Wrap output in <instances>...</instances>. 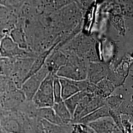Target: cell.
<instances>
[{
  "mask_svg": "<svg viewBox=\"0 0 133 133\" xmlns=\"http://www.w3.org/2000/svg\"><path fill=\"white\" fill-rule=\"evenodd\" d=\"M109 108L105 105L86 115L76 122L88 124L101 118L109 116Z\"/></svg>",
  "mask_w": 133,
  "mask_h": 133,
  "instance_id": "9c48e42d",
  "label": "cell"
},
{
  "mask_svg": "<svg viewBox=\"0 0 133 133\" xmlns=\"http://www.w3.org/2000/svg\"><path fill=\"white\" fill-rule=\"evenodd\" d=\"M36 114V116L39 119H43L50 123L56 125L66 126L58 116L53 109L52 107L37 109Z\"/></svg>",
  "mask_w": 133,
  "mask_h": 133,
  "instance_id": "ba28073f",
  "label": "cell"
},
{
  "mask_svg": "<svg viewBox=\"0 0 133 133\" xmlns=\"http://www.w3.org/2000/svg\"><path fill=\"white\" fill-rule=\"evenodd\" d=\"M133 102L132 98L125 99L118 109L121 114H125L133 117Z\"/></svg>",
  "mask_w": 133,
  "mask_h": 133,
  "instance_id": "e0dca14e",
  "label": "cell"
},
{
  "mask_svg": "<svg viewBox=\"0 0 133 133\" xmlns=\"http://www.w3.org/2000/svg\"><path fill=\"white\" fill-rule=\"evenodd\" d=\"M71 133H96L88 124L76 122L71 123Z\"/></svg>",
  "mask_w": 133,
  "mask_h": 133,
  "instance_id": "9a60e30c",
  "label": "cell"
},
{
  "mask_svg": "<svg viewBox=\"0 0 133 133\" xmlns=\"http://www.w3.org/2000/svg\"><path fill=\"white\" fill-rule=\"evenodd\" d=\"M8 81L5 76H0V95L4 94L6 90V86Z\"/></svg>",
  "mask_w": 133,
  "mask_h": 133,
  "instance_id": "44dd1931",
  "label": "cell"
},
{
  "mask_svg": "<svg viewBox=\"0 0 133 133\" xmlns=\"http://www.w3.org/2000/svg\"><path fill=\"white\" fill-rule=\"evenodd\" d=\"M53 92L54 103H59L63 101L61 95V87L59 77L54 75L53 83Z\"/></svg>",
  "mask_w": 133,
  "mask_h": 133,
  "instance_id": "2e32d148",
  "label": "cell"
},
{
  "mask_svg": "<svg viewBox=\"0 0 133 133\" xmlns=\"http://www.w3.org/2000/svg\"><path fill=\"white\" fill-rule=\"evenodd\" d=\"M41 121L45 133H71V124L66 126H61L50 123L43 119H41Z\"/></svg>",
  "mask_w": 133,
  "mask_h": 133,
  "instance_id": "7c38bea8",
  "label": "cell"
},
{
  "mask_svg": "<svg viewBox=\"0 0 133 133\" xmlns=\"http://www.w3.org/2000/svg\"><path fill=\"white\" fill-rule=\"evenodd\" d=\"M19 45L14 42L10 37H5L1 40L0 56L5 58H11L20 54Z\"/></svg>",
  "mask_w": 133,
  "mask_h": 133,
  "instance_id": "8992f818",
  "label": "cell"
},
{
  "mask_svg": "<svg viewBox=\"0 0 133 133\" xmlns=\"http://www.w3.org/2000/svg\"><path fill=\"white\" fill-rule=\"evenodd\" d=\"M49 72L47 69L42 68L24 81L20 87V90L24 94L27 101H32L41 84Z\"/></svg>",
  "mask_w": 133,
  "mask_h": 133,
  "instance_id": "3957f363",
  "label": "cell"
},
{
  "mask_svg": "<svg viewBox=\"0 0 133 133\" xmlns=\"http://www.w3.org/2000/svg\"><path fill=\"white\" fill-rule=\"evenodd\" d=\"M87 94H88V93L86 90L81 91L64 101L65 104L71 114L72 118L77 105L79 104L81 99Z\"/></svg>",
  "mask_w": 133,
  "mask_h": 133,
  "instance_id": "4fadbf2b",
  "label": "cell"
},
{
  "mask_svg": "<svg viewBox=\"0 0 133 133\" xmlns=\"http://www.w3.org/2000/svg\"><path fill=\"white\" fill-rule=\"evenodd\" d=\"M121 119L123 133H133V117L121 114Z\"/></svg>",
  "mask_w": 133,
  "mask_h": 133,
  "instance_id": "ac0fdd59",
  "label": "cell"
},
{
  "mask_svg": "<svg viewBox=\"0 0 133 133\" xmlns=\"http://www.w3.org/2000/svg\"><path fill=\"white\" fill-rule=\"evenodd\" d=\"M88 125L96 133H116L120 130L110 116L101 118Z\"/></svg>",
  "mask_w": 133,
  "mask_h": 133,
  "instance_id": "5b68a950",
  "label": "cell"
},
{
  "mask_svg": "<svg viewBox=\"0 0 133 133\" xmlns=\"http://www.w3.org/2000/svg\"><path fill=\"white\" fill-rule=\"evenodd\" d=\"M27 101L25 96L21 90L13 89L5 95L3 103L4 105L8 108H14L24 104Z\"/></svg>",
  "mask_w": 133,
  "mask_h": 133,
  "instance_id": "52a82bcc",
  "label": "cell"
},
{
  "mask_svg": "<svg viewBox=\"0 0 133 133\" xmlns=\"http://www.w3.org/2000/svg\"><path fill=\"white\" fill-rule=\"evenodd\" d=\"M61 87V95L63 101L81 91L85 90L89 84L87 80L74 81L59 77Z\"/></svg>",
  "mask_w": 133,
  "mask_h": 133,
  "instance_id": "277c9868",
  "label": "cell"
},
{
  "mask_svg": "<svg viewBox=\"0 0 133 133\" xmlns=\"http://www.w3.org/2000/svg\"><path fill=\"white\" fill-rule=\"evenodd\" d=\"M126 98L121 94H111L105 98V104L109 109L118 110L120 105Z\"/></svg>",
  "mask_w": 133,
  "mask_h": 133,
  "instance_id": "5bb4252c",
  "label": "cell"
},
{
  "mask_svg": "<svg viewBox=\"0 0 133 133\" xmlns=\"http://www.w3.org/2000/svg\"><path fill=\"white\" fill-rule=\"evenodd\" d=\"M54 75L50 72L43 81L32 100L37 108L52 107L54 104L53 83Z\"/></svg>",
  "mask_w": 133,
  "mask_h": 133,
  "instance_id": "6da1fadb",
  "label": "cell"
},
{
  "mask_svg": "<svg viewBox=\"0 0 133 133\" xmlns=\"http://www.w3.org/2000/svg\"><path fill=\"white\" fill-rule=\"evenodd\" d=\"M0 42H1V39H0ZM1 57V56H0Z\"/></svg>",
  "mask_w": 133,
  "mask_h": 133,
  "instance_id": "7402d4cb",
  "label": "cell"
},
{
  "mask_svg": "<svg viewBox=\"0 0 133 133\" xmlns=\"http://www.w3.org/2000/svg\"><path fill=\"white\" fill-rule=\"evenodd\" d=\"M52 108L65 125H69L72 123V116L65 104L64 101L59 103H54Z\"/></svg>",
  "mask_w": 133,
  "mask_h": 133,
  "instance_id": "30bf717a",
  "label": "cell"
},
{
  "mask_svg": "<svg viewBox=\"0 0 133 133\" xmlns=\"http://www.w3.org/2000/svg\"><path fill=\"white\" fill-rule=\"evenodd\" d=\"M105 105V98L94 94H87L77 105L72 116V123L76 122L86 115Z\"/></svg>",
  "mask_w": 133,
  "mask_h": 133,
  "instance_id": "7a4b0ae2",
  "label": "cell"
},
{
  "mask_svg": "<svg viewBox=\"0 0 133 133\" xmlns=\"http://www.w3.org/2000/svg\"><path fill=\"white\" fill-rule=\"evenodd\" d=\"M8 58L0 57V76L8 75L11 71Z\"/></svg>",
  "mask_w": 133,
  "mask_h": 133,
  "instance_id": "d6986e66",
  "label": "cell"
},
{
  "mask_svg": "<svg viewBox=\"0 0 133 133\" xmlns=\"http://www.w3.org/2000/svg\"><path fill=\"white\" fill-rule=\"evenodd\" d=\"M33 125L34 133H45L43 128L41 119L39 118L36 119L34 122Z\"/></svg>",
  "mask_w": 133,
  "mask_h": 133,
  "instance_id": "ffe728a7",
  "label": "cell"
},
{
  "mask_svg": "<svg viewBox=\"0 0 133 133\" xmlns=\"http://www.w3.org/2000/svg\"><path fill=\"white\" fill-rule=\"evenodd\" d=\"M96 85L97 87L96 95L105 99L111 95L115 89V86L107 78L100 81L96 84Z\"/></svg>",
  "mask_w": 133,
  "mask_h": 133,
  "instance_id": "8fae6325",
  "label": "cell"
}]
</instances>
